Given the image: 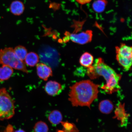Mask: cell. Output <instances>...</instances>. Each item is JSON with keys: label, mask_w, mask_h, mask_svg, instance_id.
Returning <instances> with one entry per match:
<instances>
[{"label": "cell", "mask_w": 132, "mask_h": 132, "mask_svg": "<svg viewBox=\"0 0 132 132\" xmlns=\"http://www.w3.org/2000/svg\"><path fill=\"white\" fill-rule=\"evenodd\" d=\"M89 80L77 82L70 87L69 100L73 106H87L90 105L98 96V87Z\"/></svg>", "instance_id": "6da1fadb"}, {"label": "cell", "mask_w": 132, "mask_h": 132, "mask_svg": "<svg viewBox=\"0 0 132 132\" xmlns=\"http://www.w3.org/2000/svg\"><path fill=\"white\" fill-rule=\"evenodd\" d=\"M86 73L92 79L103 77L106 81V84L101 88L107 93L111 94L120 89L119 82L121 76L105 64L100 58L96 59L94 65L87 68Z\"/></svg>", "instance_id": "7a4b0ae2"}, {"label": "cell", "mask_w": 132, "mask_h": 132, "mask_svg": "<svg viewBox=\"0 0 132 132\" xmlns=\"http://www.w3.org/2000/svg\"><path fill=\"white\" fill-rule=\"evenodd\" d=\"M0 64L28 73L24 62L18 58L12 47H6L0 50Z\"/></svg>", "instance_id": "3957f363"}, {"label": "cell", "mask_w": 132, "mask_h": 132, "mask_svg": "<svg viewBox=\"0 0 132 132\" xmlns=\"http://www.w3.org/2000/svg\"><path fill=\"white\" fill-rule=\"evenodd\" d=\"M14 113V101L5 88L0 89V120L9 119Z\"/></svg>", "instance_id": "277c9868"}, {"label": "cell", "mask_w": 132, "mask_h": 132, "mask_svg": "<svg viewBox=\"0 0 132 132\" xmlns=\"http://www.w3.org/2000/svg\"><path fill=\"white\" fill-rule=\"evenodd\" d=\"M65 37L64 39L65 42L71 40L72 42L80 44L87 43L91 41L92 39V32L91 30H87L78 33L70 34L66 32Z\"/></svg>", "instance_id": "5b68a950"}, {"label": "cell", "mask_w": 132, "mask_h": 132, "mask_svg": "<svg viewBox=\"0 0 132 132\" xmlns=\"http://www.w3.org/2000/svg\"><path fill=\"white\" fill-rule=\"evenodd\" d=\"M132 47L125 44L116 47V59L118 62L126 63L132 60Z\"/></svg>", "instance_id": "8992f818"}, {"label": "cell", "mask_w": 132, "mask_h": 132, "mask_svg": "<svg viewBox=\"0 0 132 132\" xmlns=\"http://www.w3.org/2000/svg\"><path fill=\"white\" fill-rule=\"evenodd\" d=\"M36 66L37 75L39 78L46 81L49 77L52 76V69L48 66L43 63H38Z\"/></svg>", "instance_id": "52a82bcc"}, {"label": "cell", "mask_w": 132, "mask_h": 132, "mask_svg": "<svg viewBox=\"0 0 132 132\" xmlns=\"http://www.w3.org/2000/svg\"><path fill=\"white\" fill-rule=\"evenodd\" d=\"M62 87L59 82L55 81L50 80L47 82L44 87L46 93L48 95L54 96L59 95L61 92Z\"/></svg>", "instance_id": "ba28073f"}, {"label": "cell", "mask_w": 132, "mask_h": 132, "mask_svg": "<svg viewBox=\"0 0 132 132\" xmlns=\"http://www.w3.org/2000/svg\"><path fill=\"white\" fill-rule=\"evenodd\" d=\"M124 104H120L115 111V118H117L121 121V125L124 126L127 125L129 115L125 112Z\"/></svg>", "instance_id": "9c48e42d"}, {"label": "cell", "mask_w": 132, "mask_h": 132, "mask_svg": "<svg viewBox=\"0 0 132 132\" xmlns=\"http://www.w3.org/2000/svg\"><path fill=\"white\" fill-rule=\"evenodd\" d=\"M14 72L12 68L6 65H3L0 67V81L7 80L11 77Z\"/></svg>", "instance_id": "30bf717a"}, {"label": "cell", "mask_w": 132, "mask_h": 132, "mask_svg": "<svg viewBox=\"0 0 132 132\" xmlns=\"http://www.w3.org/2000/svg\"><path fill=\"white\" fill-rule=\"evenodd\" d=\"M38 55L35 52H31L28 53L24 59L26 65L30 67H34L37 65L39 61Z\"/></svg>", "instance_id": "8fae6325"}, {"label": "cell", "mask_w": 132, "mask_h": 132, "mask_svg": "<svg viewBox=\"0 0 132 132\" xmlns=\"http://www.w3.org/2000/svg\"><path fill=\"white\" fill-rule=\"evenodd\" d=\"M94 61V57L91 54L85 52L82 54L80 59V63L82 67L87 68L92 67Z\"/></svg>", "instance_id": "7c38bea8"}, {"label": "cell", "mask_w": 132, "mask_h": 132, "mask_svg": "<svg viewBox=\"0 0 132 132\" xmlns=\"http://www.w3.org/2000/svg\"><path fill=\"white\" fill-rule=\"evenodd\" d=\"M99 109L101 113L106 114L111 113L113 109L112 102L108 100L102 101L99 105Z\"/></svg>", "instance_id": "4fadbf2b"}, {"label": "cell", "mask_w": 132, "mask_h": 132, "mask_svg": "<svg viewBox=\"0 0 132 132\" xmlns=\"http://www.w3.org/2000/svg\"><path fill=\"white\" fill-rule=\"evenodd\" d=\"M10 9L12 14L19 15L22 14L24 10V6L23 3L19 1H15L11 3Z\"/></svg>", "instance_id": "5bb4252c"}, {"label": "cell", "mask_w": 132, "mask_h": 132, "mask_svg": "<svg viewBox=\"0 0 132 132\" xmlns=\"http://www.w3.org/2000/svg\"><path fill=\"white\" fill-rule=\"evenodd\" d=\"M48 118L49 121L51 123L56 125L62 122V116L59 110H54L50 113Z\"/></svg>", "instance_id": "9a60e30c"}, {"label": "cell", "mask_w": 132, "mask_h": 132, "mask_svg": "<svg viewBox=\"0 0 132 132\" xmlns=\"http://www.w3.org/2000/svg\"><path fill=\"white\" fill-rule=\"evenodd\" d=\"M108 4L107 0H96L92 5V7L95 12L102 13L105 11Z\"/></svg>", "instance_id": "2e32d148"}, {"label": "cell", "mask_w": 132, "mask_h": 132, "mask_svg": "<svg viewBox=\"0 0 132 132\" xmlns=\"http://www.w3.org/2000/svg\"><path fill=\"white\" fill-rule=\"evenodd\" d=\"M14 51L18 58L24 61L28 54L27 50L26 48L22 45H18L15 47Z\"/></svg>", "instance_id": "e0dca14e"}, {"label": "cell", "mask_w": 132, "mask_h": 132, "mask_svg": "<svg viewBox=\"0 0 132 132\" xmlns=\"http://www.w3.org/2000/svg\"><path fill=\"white\" fill-rule=\"evenodd\" d=\"M34 130V132H48L49 128L47 124L41 121L35 124Z\"/></svg>", "instance_id": "ac0fdd59"}, {"label": "cell", "mask_w": 132, "mask_h": 132, "mask_svg": "<svg viewBox=\"0 0 132 132\" xmlns=\"http://www.w3.org/2000/svg\"><path fill=\"white\" fill-rule=\"evenodd\" d=\"M63 126V132H78V130L76 128L75 125L67 122L62 123Z\"/></svg>", "instance_id": "d6986e66"}, {"label": "cell", "mask_w": 132, "mask_h": 132, "mask_svg": "<svg viewBox=\"0 0 132 132\" xmlns=\"http://www.w3.org/2000/svg\"><path fill=\"white\" fill-rule=\"evenodd\" d=\"M87 70L84 67H80L77 68L75 71L76 76L78 77H83L86 73Z\"/></svg>", "instance_id": "ffe728a7"}, {"label": "cell", "mask_w": 132, "mask_h": 132, "mask_svg": "<svg viewBox=\"0 0 132 132\" xmlns=\"http://www.w3.org/2000/svg\"><path fill=\"white\" fill-rule=\"evenodd\" d=\"M79 4L81 5H84L90 3L92 0H75Z\"/></svg>", "instance_id": "44dd1931"}, {"label": "cell", "mask_w": 132, "mask_h": 132, "mask_svg": "<svg viewBox=\"0 0 132 132\" xmlns=\"http://www.w3.org/2000/svg\"><path fill=\"white\" fill-rule=\"evenodd\" d=\"M14 132H26L25 131H24V130L22 129H19L16 130Z\"/></svg>", "instance_id": "7402d4cb"}]
</instances>
